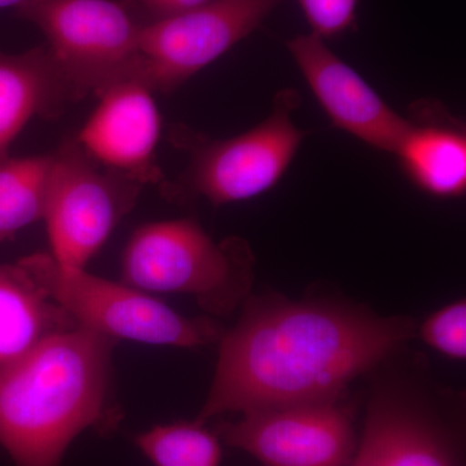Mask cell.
<instances>
[{"instance_id":"cell-21","label":"cell","mask_w":466,"mask_h":466,"mask_svg":"<svg viewBox=\"0 0 466 466\" xmlns=\"http://www.w3.org/2000/svg\"><path fill=\"white\" fill-rule=\"evenodd\" d=\"M349 466H379L366 444L361 443Z\"/></svg>"},{"instance_id":"cell-15","label":"cell","mask_w":466,"mask_h":466,"mask_svg":"<svg viewBox=\"0 0 466 466\" xmlns=\"http://www.w3.org/2000/svg\"><path fill=\"white\" fill-rule=\"evenodd\" d=\"M76 324L20 262L0 265V367Z\"/></svg>"},{"instance_id":"cell-2","label":"cell","mask_w":466,"mask_h":466,"mask_svg":"<svg viewBox=\"0 0 466 466\" xmlns=\"http://www.w3.org/2000/svg\"><path fill=\"white\" fill-rule=\"evenodd\" d=\"M116 341L86 328L54 334L0 367V446L15 466H61L86 431L110 433Z\"/></svg>"},{"instance_id":"cell-9","label":"cell","mask_w":466,"mask_h":466,"mask_svg":"<svg viewBox=\"0 0 466 466\" xmlns=\"http://www.w3.org/2000/svg\"><path fill=\"white\" fill-rule=\"evenodd\" d=\"M219 435L262 466H349L357 452L352 413L339 400L242 413Z\"/></svg>"},{"instance_id":"cell-5","label":"cell","mask_w":466,"mask_h":466,"mask_svg":"<svg viewBox=\"0 0 466 466\" xmlns=\"http://www.w3.org/2000/svg\"><path fill=\"white\" fill-rule=\"evenodd\" d=\"M299 106V92L285 88L276 95L271 115L247 133L222 140L177 133V144L189 153V162L177 183L165 186L167 195L204 198L220 207L274 188L306 137L291 116Z\"/></svg>"},{"instance_id":"cell-17","label":"cell","mask_w":466,"mask_h":466,"mask_svg":"<svg viewBox=\"0 0 466 466\" xmlns=\"http://www.w3.org/2000/svg\"><path fill=\"white\" fill-rule=\"evenodd\" d=\"M137 449L155 466H220L218 435L201 422L153 426L135 437Z\"/></svg>"},{"instance_id":"cell-1","label":"cell","mask_w":466,"mask_h":466,"mask_svg":"<svg viewBox=\"0 0 466 466\" xmlns=\"http://www.w3.org/2000/svg\"><path fill=\"white\" fill-rule=\"evenodd\" d=\"M416 333L415 321L324 300L256 299L220 337L210 391L196 421L226 413L339 400Z\"/></svg>"},{"instance_id":"cell-18","label":"cell","mask_w":466,"mask_h":466,"mask_svg":"<svg viewBox=\"0 0 466 466\" xmlns=\"http://www.w3.org/2000/svg\"><path fill=\"white\" fill-rule=\"evenodd\" d=\"M420 336L429 346L446 357L462 360L466 357V302L456 300L438 309L420 327Z\"/></svg>"},{"instance_id":"cell-4","label":"cell","mask_w":466,"mask_h":466,"mask_svg":"<svg viewBox=\"0 0 466 466\" xmlns=\"http://www.w3.org/2000/svg\"><path fill=\"white\" fill-rule=\"evenodd\" d=\"M76 327L148 345L198 348L219 341L222 328L208 318H188L130 285L58 265L50 254L18 260Z\"/></svg>"},{"instance_id":"cell-7","label":"cell","mask_w":466,"mask_h":466,"mask_svg":"<svg viewBox=\"0 0 466 466\" xmlns=\"http://www.w3.org/2000/svg\"><path fill=\"white\" fill-rule=\"evenodd\" d=\"M143 188L97 164L76 137H66L51 155L43 217L52 258L61 266L86 268L130 213Z\"/></svg>"},{"instance_id":"cell-20","label":"cell","mask_w":466,"mask_h":466,"mask_svg":"<svg viewBox=\"0 0 466 466\" xmlns=\"http://www.w3.org/2000/svg\"><path fill=\"white\" fill-rule=\"evenodd\" d=\"M137 17L147 24L157 23L187 14L208 0H126Z\"/></svg>"},{"instance_id":"cell-6","label":"cell","mask_w":466,"mask_h":466,"mask_svg":"<svg viewBox=\"0 0 466 466\" xmlns=\"http://www.w3.org/2000/svg\"><path fill=\"white\" fill-rule=\"evenodd\" d=\"M16 16L41 30L76 101L126 78L144 26L126 0H34Z\"/></svg>"},{"instance_id":"cell-22","label":"cell","mask_w":466,"mask_h":466,"mask_svg":"<svg viewBox=\"0 0 466 466\" xmlns=\"http://www.w3.org/2000/svg\"><path fill=\"white\" fill-rule=\"evenodd\" d=\"M32 2L34 0H0V11L2 9H12V11H15V15H17Z\"/></svg>"},{"instance_id":"cell-14","label":"cell","mask_w":466,"mask_h":466,"mask_svg":"<svg viewBox=\"0 0 466 466\" xmlns=\"http://www.w3.org/2000/svg\"><path fill=\"white\" fill-rule=\"evenodd\" d=\"M72 103L75 94L45 46L0 52V158L33 118H54Z\"/></svg>"},{"instance_id":"cell-11","label":"cell","mask_w":466,"mask_h":466,"mask_svg":"<svg viewBox=\"0 0 466 466\" xmlns=\"http://www.w3.org/2000/svg\"><path fill=\"white\" fill-rule=\"evenodd\" d=\"M153 94L134 79H122L97 94L100 103L76 135L101 167L146 187L164 183L156 161L161 115Z\"/></svg>"},{"instance_id":"cell-12","label":"cell","mask_w":466,"mask_h":466,"mask_svg":"<svg viewBox=\"0 0 466 466\" xmlns=\"http://www.w3.org/2000/svg\"><path fill=\"white\" fill-rule=\"evenodd\" d=\"M361 443L379 466H460L437 420L397 388L380 389L373 395Z\"/></svg>"},{"instance_id":"cell-10","label":"cell","mask_w":466,"mask_h":466,"mask_svg":"<svg viewBox=\"0 0 466 466\" xmlns=\"http://www.w3.org/2000/svg\"><path fill=\"white\" fill-rule=\"evenodd\" d=\"M287 47L333 125L367 146L394 155L410 119L395 112L320 36L297 35Z\"/></svg>"},{"instance_id":"cell-16","label":"cell","mask_w":466,"mask_h":466,"mask_svg":"<svg viewBox=\"0 0 466 466\" xmlns=\"http://www.w3.org/2000/svg\"><path fill=\"white\" fill-rule=\"evenodd\" d=\"M50 173L51 155L0 158V242L43 220Z\"/></svg>"},{"instance_id":"cell-19","label":"cell","mask_w":466,"mask_h":466,"mask_svg":"<svg viewBox=\"0 0 466 466\" xmlns=\"http://www.w3.org/2000/svg\"><path fill=\"white\" fill-rule=\"evenodd\" d=\"M312 34L336 38L354 26L359 0H299Z\"/></svg>"},{"instance_id":"cell-13","label":"cell","mask_w":466,"mask_h":466,"mask_svg":"<svg viewBox=\"0 0 466 466\" xmlns=\"http://www.w3.org/2000/svg\"><path fill=\"white\" fill-rule=\"evenodd\" d=\"M395 150L400 167L420 189L440 198L466 191L464 125L441 104H417L413 119Z\"/></svg>"},{"instance_id":"cell-3","label":"cell","mask_w":466,"mask_h":466,"mask_svg":"<svg viewBox=\"0 0 466 466\" xmlns=\"http://www.w3.org/2000/svg\"><path fill=\"white\" fill-rule=\"evenodd\" d=\"M251 265L241 238L216 242L189 218L161 220L131 235L121 281L148 294H188L210 314L228 315L249 289Z\"/></svg>"},{"instance_id":"cell-8","label":"cell","mask_w":466,"mask_h":466,"mask_svg":"<svg viewBox=\"0 0 466 466\" xmlns=\"http://www.w3.org/2000/svg\"><path fill=\"white\" fill-rule=\"evenodd\" d=\"M283 2L208 0L187 14L147 24L125 79L152 92H173L258 29Z\"/></svg>"}]
</instances>
